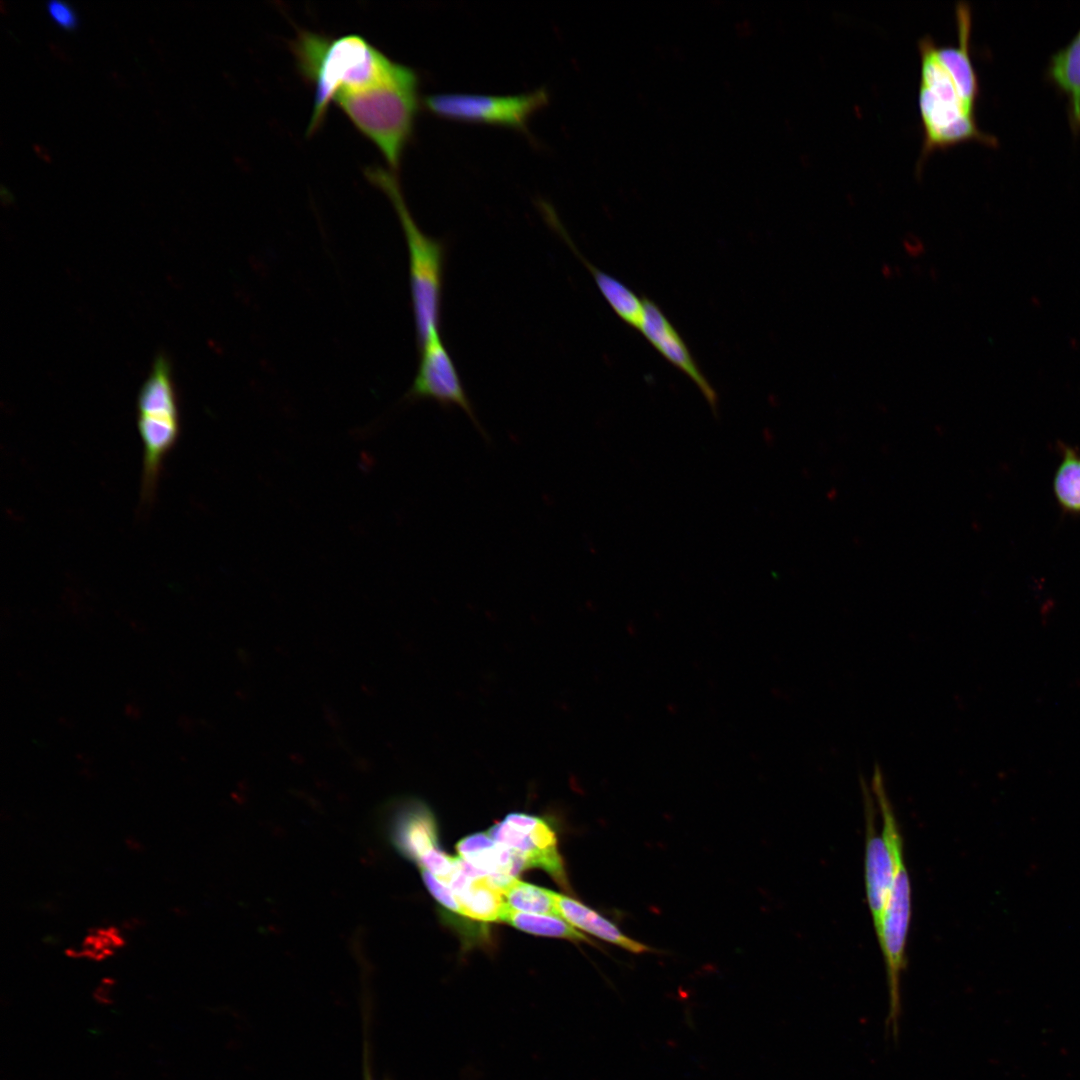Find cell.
<instances>
[{
    "instance_id": "1",
    "label": "cell",
    "mask_w": 1080,
    "mask_h": 1080,
    "mask_svg": "<svg viewBox=\"0 0 1080 1080\" xmlns=\"http://www.w3.org/2000/svg\"><path fill=\"white\" fill-rule=\"evenodd\" d=\"M955 18L957 45H939L930 35L918 41V107L923 136L918 172L936 151L968 141L996 144L976 123L979 82L970 54L972 14L966 2L957 3Z\"/></svg>"
},
{
    "instance_id": "25",
    "label": "cell",
    "mask_w": 1080,
    "mask_h": 1080,
    "mask_svg": "<svg viewBox=\"0 0 1080 1080\" xmlns=\"http://www.w3.org/2000/svg\"><path fill=\"white\" fill-rule=\"evenodd\" d=\"M365 1080H371V1079H370V1077H369V1075H366V1079H365Z\"/></svg>"
},
{
    "instance_id": "9",
    "label": "cell",
    "mask_w": 1080,
    "mask_h": 1080,
    "mask_svg": "<svg viewBox=\"0 0 1080 1080\" xmlns=\"http://www.w3.org/2000/svg\"><path fill=\"white\" fill-rule=\"evenodd\" d=\"M487 833L509 849L524 869L541 868L559 885L568 887L555 832L544 819L524 813H510L491 826Z\"/></svg>"
},
{
    "instance_id": "24",
    "label": "cell",
    "mask_w": 1080,
    "mask_h": 1080,
    "mask_svg": "<svg viewBox=\"0 0 1080 1080\" xmlns=\"http://www.w3.org/2000/svg\"><path fill=\"white\" fill-rule=\"evenodd\" d=\"M903 246L906 253L911 257H919L925 251L924 244L922 243L920 238H918L914 234H907L904 237Z\"/></svg>"
},
{
    "instance_id": "4",
    "label": "cell",
    "mask_w": 1080,
    "mask_h": 1080,
    "mask_svg": "<svg viewBox=\"0 0 1080 1080\" xmlns=\"http://www.w3.org/2000/svg\"><path fill=\"white\" fill-rule=\"evenodd\" d=\"M366 175L388 195L401 222L408 250L410 294L419 348L432 336L441 334L447 247L444 241L428 236L418 227L390 171L368 168Z\"/></svg>"
},
{
    "instance_id": "8",
    "label": "cell",
    "mask_w": 1080,
    "mask_h": 1080,
    "mask_svg": "<svg viewBox=\"0 0 1080 1080\" xmlns=\"http://www.w3.org/2000/svg\"><path fill=\"white\" fill-rule=\"evenodd\" d=\"M415 378L405 395L410 402L433 400L443 408L459 407L485 441L489 435L479 421L467 395L454 360L441 334L429 338L421 347Z\"/></svg>"
},
{
    "instance_id": "3",
    "label": "cell",
    "mask_w": 1080,
    "mask_h": 1080,
    "mask_svg": "<svg viewBox=\"0 0 1080 1080\" xmlns=\"http://www.w3.org/2000/svg\"><path fill=\"white\" fill-rule=\"evenodd\" d=\"M418 85L417 73L397 63L381 81L334 100L355 127L379 148L393 169L399 167L412 135L419 106Z\"/></svg>"
},
{
    "instance_id": "11",
    "label": "cell",
    "mask_w": 1080,
    "mask_h": 1080,
    "mask_svg": "<svg viewBox=\"0 0 1080 1080\" xmlns=\"http://www.w3.org/2000/svg\"><path fill=\"white\" fill-rule=\"evenodd\" d=\"M385 808L389 839L402 856L418 865L440 849L435 817L423 801L401 798Z\"/></svg>"
},
{
    "instance_id": "16",
    "label": "cell",
    "mask_w": 1080,
    "mask_h": 1080,
    "mask_svg": "<svg viewBox=\"0 0 1080 1080\" xmlns=\"http://www.w3.org/2000/svg\"><path fill=\"white\" fill-rule=\"evenodd\" d=\"M552 895L560 918L572 926L633 953L651 950L649 946L623 934L615 924L579 901L554 891Z\"/></svg>"
},
{
    "instance_id": "21",
    "label": "cell",
    "mask_w": 1080,
    "mask_h": 1080,
    "mask_svg": "<svg viewBox=\"0 0 1080 1080\" xmlns=\"http://www.w3.org/2000/svg\"><path fill=\"white\" fill-rule=\"evenodd\" d=\"M124 943L117 928H94L89 931L80 947H71L66 950V954L73 958L86 957L92 960H103Z\"/></svg>"
},
{
    "instance_id": "23",
    "label": "cell",
    "mask_w": 1080,
    "mask_h": 1080,
    "mask_svg": "<svg viewBox=\"0 0 1080 1080\" xmlns=\"http://www.w3.org/2000/svg\"><path fill=\"white\" fill-rule=\"evenodd\" d=\"M46 9L52 20L67 31L75 30L78 26V17L70 4L61 0H50L46 3Z\"/></svg>"
},
{
    "instance_id": "15",
    "label": "cell",
    "mask_w": 1080,
    "mask_h": 1080,
    "mask_svg": "<svg viewBox=\"0 0 1080 1080\" xmlns=\"http://www.w3.org/2000/svg\"><path fill=\"white\" fill-rule=\"evenodd\" d=\"M460 902L464 916L479 921H499L506 904L501 890L486 875L470 876L462 860L446 885Z\"/></svg>"
},
{
    "instance_id": "20",
    "label": "cell",
    "mask_w": 1080,
    "mask_h": 1080,
    "mask_svg": "<svg viewBox=\"0 0 1080 1080\" xmlns=\"http://www.w3.org/2000/svg\"><path fill=\"white\" fill-rule=\"evenodd\" d=\"M551 890L541 888L517 878L510 881L502 894L507 903L516 910L560 918Z\"/></svg>"
},
{
    "instance_id": "6",
    "label": "cell",
    "mask_w": 1080,
    "mask_h": 1080,
    "mask_svg": "<svg viewBox=\"0 0 1080 1080\" xmlns=\"http://www.w3.org/2000/svg\"><path fill=\"white\" fill-rule=\"evenodd\" d=\"M137 426L143 443L141 501L150 505L165 458L180 434L179 407L168 359L159 355L137 398Z\"/></svg>"
},
{
    "instance_id": "13",
    "label": "cell",
    "mask_w": 1080,
    "mask_h": 1080,
    "mask_svg": "<svg viewBox=\"0 0 1080 1080\" xmlns=\"http://www.w3.org/2000/svg\"><path fill=\"white\" fill-rule=\"evenodd\" d=\"M456 850L460 859L487 875L501 892L524 870L516 856L487 832L466 836L456 844Z\"/></svg>"
},
{
    "instance_id": "12",
    "label": "cell",
    "mask_w": 1080,
    "mask_h": 1080,
    "mask_svg": "<svg viewBox=\"0 0 1080 1080\" xmlns=\"http://www.w3.org/2000/svg\"><path fill=\"white\" fill-rule=\"evenodd\" d=\"M643 302L644 315L639 331L668 362L695 383L717 414V393L702 373L687 344L655 302L647 297H643Z\"/></svg>"
},
{
    "instance_id": "19",
    "label": "cell",
    "mask_w": 1080,
    "mask_h": 1080,
    "mask_svg": "<svg viewBox=\"0 0 1080 1080\" xmlns=\"http://www.w3.org/2000/svg\"><path fill=\"white\" fill-rule=\"evenodd\" d=\"M499 921L534 935L591 942L586 936L577 931L574 926L558 917L525 913L511 907L507 902L500 914Z\"/></svg>"
},
{
    "instance_id": "2",
    "label": "cell",
    "mask_w": 1080,
    "mask_h": 1080,
    "mask_svg": "<svg viewBox=\"0 0 1080 1080\" xmlns=\"http://www.w3.org/2000/svg\"><path fill=\"white\" fill-rule=\"evenodd\" d=\"M291 47L299 71L314 88L309 133L321 125L336 97L381 81L397 64L357 34L330 37L302 30Z\"/></svg>"
},
{
    "instance_id": "18",
    "label": "cell",
    "mask_w": 1080,
    "mask_h": 1080,
    "mask_svg": "<svg viewBox=\"0 0 1080 1080\" xmlns=\"http://www.w3.org/2000/svg\"><path fill=\"white\" fill-rule=\"evenodd\" d=\"M1060 461L1052 480V490L1061 511L1080 516V449L1060 443Z\"/></svg>"
},
{
    "instance_id": "14",
    "label": "cell",
    "mask_w": 1080,
    "mask_h": 1080,
    "mask_svg": "<svg viewBox=\"0 0 1080 1080\" xmlns=\"http://www.w3.org/2000/svg\"><path fill=\"white\" fill-rule=\"evenodd\" d=\"M549 224L564 239L573 253L583 263L592 275L594 282L616 315L627 325L638 330L641 327L644 315L643 297L640 298L634 291L615 277L605 273L591 264L577 249L566 230L560 224L556 215L550 208H545Z\"/></svg>"
},
{
    "instance_id": "10",
    "label": "cell",
    "mask_w": 1080,
    "mask_h": 1080,
    "mask_svg": "<svg viewBox=\"0 0 1080 1080\" xmlns=\"http://www.w3.org/2000/svg\"><path fill=\"white\" fill-rule=\"evenodd\" d=\"M865 811V887L874 930L879 940L883 918L890 897L894 864L882 832H878L872 794L861 782Z\"/></svg>"
},
{
    "instance_id": "22",
    "label": "cell",
    "mask_w": 1080,
    "mask_h": 1080,
    "mask_svg": "<svg viewBox=\"0 0 1080 1080\" xmlns=\"http://www.w3.org/2000/svg\"><path fill=\"white\" fill-rule=\"evenodd\" d=\"M420 872L426 888L437 902L450 912L465 917L462 906L451 889L428 870L420 868Z\"/></svg>"
},
{
    "instance_id": "5",
    "label": "cell",
    "mask_w": 1080,
    "mask_h": 1080,
    "mask_svg": "<svg viewBox=\"0 0 1080 1080\" xmlns=\"http://www.w3.org/2000/svg\"><path fill=\"white\" fill-rule=\"evenodd\" d=\"M872 791L879 805L882 834L887 841L894 864L890 897L878 943L884 956L888 985L889 1007L885 1024L886 1033L890 1039L897 1040L902 1010L900 980L905 968L906 944L911 920V885L905 865L903 840L884 781H875L872 784Z\"/></svg>"
},
{
    "instance_id": "17",
    "label": "cell",
    "mask_w": 1080,
    "mask_h": 1080,
    "mask_svg": "<svg viewBox=\"0 0 1080 1080\" xmlns=\"http://www.w3.org/2000/svg\"><path fill=\"white\" fill-rule=\"evenodd\" d=\"M1048 76L1068 97L1072 125L1080 127V31L1049 62Z\"/></svg>"
},
{
    "instance_id": "7",
    "label": "cell",
    "mask_w": 1080,
    "mask_h": 1080,
    "mask_svg": "<svg viewBox=\"0 0 1080 1080\" xmlns=\"http://www.w3.org/2000/svg\"><path fill=\"white\" fill-rule=\"evenodd\" d=\"M547 102L548 93L543 88L509 96L433 94L423 100L425 107L441 118L500 125L519 131H527L530 118Z\"/></svg>"
}]
</instances>
